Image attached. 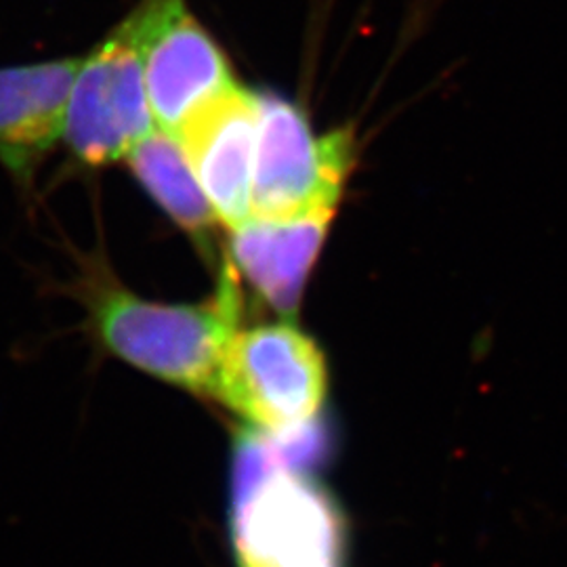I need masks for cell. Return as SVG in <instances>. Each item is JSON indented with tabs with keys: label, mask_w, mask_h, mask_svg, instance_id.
<instances>
[{
	"label": "cell",
	"mask_w": 567,
	"mask_h": 567,
	"mask_svg": "<svg viewBox=\"0 0 567 567\" xmlns=\"http://www.w3.org/2000/svg\"><path fill=\"white\" fill-rule=\"evenodd\" d=\"M238 269L225 259L217 295L203 305H161L110 290L97 305L103 343L128 364L173 385L213 393L225 347L240 330Z\"/></svg>",
	"instance_id": "1"
},
{
	"label": "cell",
	"mask_w": 567,
	"mask_h": 567,
	"mask_svg": "<svg viewBox=\"0 0 567 567\" xmlns=\"http://www.w3.org/2000/svg\"><path fill=\"white\" fill-rule=\"evenodd\" d=\"M255 93L259 135L250 217L290 219L337 208L358 161L355 126L318 135L303 105L271 91Z\"/></svg>",
	"instance_id": "2"
},
{
	"label": "cell",
	"mask_w": 567,
	"mask_h": 567,
	"mask_svg": "<svg viewBox=\"0 0 567 567\" xmlns=\"http://www.w3.org/2000/svg\"><path fill=\"white\" fill-rule=\"evenodd\" d=\"M320 349L292 324L236 330L227 343L213 398L265 433L311 425L326 398Z\"/></svg>",
	"instance_id": "3"
},
{
	"label": "cell",
	"mask_w": 567,
	"mask_h": 567,
	"mask_svg": "<svg viewBox=\"0 0 567 567\" xmlns=\"http://www.w3.org/2000/svg\"><path fill=\"white\" fill-rule=\"evenodd\" d=\"M154 124L140 44L131 21L124 20L82 58L61 140L74 161L100 168L126 158L156 128Z\"/></svg>",
	"instance_id": "4"
},
{
	"label": "cell",
	"mask_w": 567,
	"mask_h": 567,
	"mask_svg": "<svg viewBox=\"0 0 567 567\" xmlns=\"http://www.w3.org/2000/svg\"><path fill=\"white\" fill-rule=\"evenodd\" d=\"M126 20L140 44L158 128L177 135L200 105L236 84L224 49L185 0H142Z\"/></svg>",
	"instance_id": "5"
},
{
	"label": "cell",
	"mask_w": 567,
	"mask_h": 567,
	"mask_svg": "<svg viewBox=\"0 0 567 567\" xmlns=\"http://www.w3.org/2000/svg\"><path fill=\"white\" fill-rule=\"evenodd\" d=\"M234 534L243 567H330L341 555V519L299 473H271L234 501Z\"/></svg>",
	"instance_id": "6"
},
{
	"label": "cell",
	"mask_w": 567,
	"mask_h": 567,
	"mask_svg": "<svg viewBox=\"0 0 567 567\" xmlns=\"http://www.w3.org/2000/svg\"><path fill=\"white\" fill-rule=\"evenodd\" d=\"M257 135V93L238 82L200 105L175 135L219 224L229 231L250 219Z\"/></svg>",
	"instance_id": "7"
},
{
	"label": "cell",
	"mask_w": 567,
	"mask_h": 567,
	"mask_svg": "<svg viewBox=\"0 0 567 567\" xmlns=\"http://www.w3.org/2000/svg\"><path fill=\"white\" fill-rule=\"evenodd\" d=\"M82 58L0 68V164L30 182L63 131Z\"/></svg>",
	"instance_id": "8"
},
{
	"label": "cell",
	"mask_w": 567,
	"mask_h": 567,
	"mask_svg": "<svg viewBox=\"0 0 567 567\" xmlns=\"http://www.w3.org/2000/svg\"><path fill=\"white\" fill-rule=\"evenodd\" d=\"M337 208L290 219H255L231 229L227 261L278 313L292 316Z\"/></svg>",
	"instance_id": "9"
},
{
	"label": "cell",
	"mask_w": 567,
	"mask_h": 567,
	"mask_svg": "<svg viewBox=\"0 0 567 567\" xmlns=\"http://www.w3.org/2000/svg\"><path fill=\"white\" fill-rule=\"evenodd\" d=\"M126 161L152 200L183 231L200 244H208L219 219L187 163L179 140L156 126L128 152Z\"/></svg>",
	"instance_id": "10"
}]
</instances>
